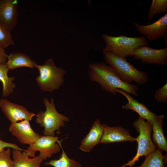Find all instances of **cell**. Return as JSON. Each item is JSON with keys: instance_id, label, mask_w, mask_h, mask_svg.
Returning <instances> with one entry per match:
<instances>
[{"instance_id": "7a4b0ae2", "label": "cell", "mask_w": 167, "mask_h": 167, "mask_svg": "<svg viewBox=\"0 0 167 167\" xmlns=\"http://www.w3.org/2000/svg\"><path fill=\"white\" fill-rule=\"evenodd\" d=\"M101 37L106 44L103 52H110L123 58L133 56L137 48L148 45L145 37H129L122 35L114 36L105 34L102 35Z\"/></svg>"}, {"instance_id": "4316f807", "label": "cell", "mask_w": 167, "mask_h": 167, "mask_svg": "<svg viewBox=\"0 0 167 167\" xmlns=\"http://www.w3.org/2000/svg\"><path fill=\"white\" fill-rule=\"evenodd\" d=\"M7 54H6L4 49L0 45V64L6 62Z\"/></svg>"}, {"instance_id": "2e32d148", "label": "cell", "mask_w": 167, "mask_h": 167, "mask_svg": "<svg viewBox=\"0 0 167 167\" xmlns=\"http://www.w3.org/2000/svg\"><path fill=\"white\" fill-rule=\"evenodd\" d=\"M165 118L163 115H156L152 124L153 131L152 141L156 149L161 152L167 151V143L162 128Z\"/></svg>"}, {"instance_id": "603a6c76", "label": "cell", "mask_w": 167, "mask_h": 167, "mask_svg": "<svg viewBox=\"0 0 167 167\" xmlns=\"http://www.w3.org/2000/svg\"><path fill=\"white\" fill-rule=\"evenodd\" d=\"M10 31L0 23V45L3 49L14 45Z\"/></svg>"}, {"instance_id": "9c48e42d", "label": "cell", "mask_w": 167, "mask_h": 167, "mask_svg": "<svg viewBox=\"0 0 167 167\" xmlns=\"http://www.w3.org/2000/svg\"><path fill=\"white\" fill-rule=\"evenodd\" d=\"M0 108L11 123L24 120L31 121L36 116L33 113L29 112L25 107L5 99L0 100Z\"/></svg>"}, {"instance_id": "d6986e66", "label": "cell", "mask_w": 167, "mask_h": 167, "mask_svg": "<svg viewBox=\"0 0 167 167\" xmlns=\"http://www.w3.org/2000/svg\"><path fill=\"white\" fill-rule=\"evenodd\" d=\"M9 70L6 63L0 64V81L2 84V95L4 97L8 96L12 93L15 86L13 82L15 77H9L8 76Z\"/></svg>"}, {"instance_id": "8992f818", "label": "cell", "mask_w": 167, "mask_h": 167, "mask_svg": "<svg viewBox=\"0 0 167 167\" xmlns=\"http://www.w3.org/2000/svg\"><path fill=\"white\" fill-rule=\"evenodd\" d=\"M133 126L139 135L135 138L138 143L137 153L132 159L125 165L130 167L134 165L140 157H145L156 149L151 138L152 125L149 122L139 117L133 122Z\"/></svg>"}, {"instance_id": "6da1fadb", "label": "cell", "mask_w": 167, "mask_h": 167, "mask_svg": "<svg viewBox=\"0 0 167 167\" xmlns=\"http://www.w3.org/2000/svg\"><path fill=\"white\" fill-rule=\"evenodd\" d=\"M88 73L91 81L97 82L102 89L108 92L116 95L118 90L121 89L138 96V86L121 80L110 65L102 62L90 63L88 66Z\"/></svg>"}, {"instance_id": "ba28073f", "label": "cell", "mask_w": 167, "mask_h": 167, "mask_svg": "<svg viewBox=\"0 0 167 167\" xmlns=\"http://www.w3.org/2000/svg\"><path fill=\"white\" fill-rule=\"evenodd\" d=\"M133 57L143 63L165 65L167 62V48L155 49L147 46H141L135 50Z\"/></svg>"}, {"instance_id": "3957f363", "label": "cell", "mask_w": 167, "mask_h": 167, "mask_svg": "<svg viewBox=\"0 0 167 167\" xmlns=\"http://www.w3.org/2000/svg\"><path fill=\"white\" fill-rule=\"evenodd\" d=\"M36 68L39 73L36 78V83L42 91L51 92L59 89L63 84L66 71L57 66L52 58L46 60L43 65L37 64Z\"/></svg>"}, {"instance_id": "4fadbf2b", "label": "cell", "mask_w": 167, "mask_h": 167, "mask_svg": "<svg viewBox=\"0 0 167 167\" xmlns=\"http://www.w3.org/2000/svg\"><path fill=\"white\" fill-rule=\"evenodd\" d=\"M104 131L100 143L105 144L115 142L136 141L135 138L132 136L129 131L121 126L111 127L103 124Z\"/></svg>"}, {"instance_id": "cb8c5ba5", "label": "cell", "mask_w": 167, "mask_h": 167, "mask_svg": "<svg viewBox=\"0 0 167 167\" xmlns=\"http://www.w3.org/2000/svg\"><path fill=\"white\" fill-rule=\"evenodd\" d=\"M10 148L0 152V167H14V161L11 158Z\"/></svg>"}, {"instance_id": "e0dca14e", "label": "cell", "mask_w": 167, "mask_h": 167, "mask_svg": "<svg viewBox=\"0 0 167 167\" xmlns=\"http://www.w3.org/2000/svg\"><path fill=\"white\" fill-rule=\"evenodd\" d=\"M6 64L8 69L12 70L26 67L34 68L37 64L28 55L20 52L11 53L7 56Z\"/></svg>"}, {"instance_id": "484cf974", "label": "cell", "mask_w": 167, "mask_h": 167, "mask_svg": "<svg viewBox=\"0 0 167 167\" xmlns=\"http://www.w3.org/2000/svg\"><path fill=\"white\" fill-rule=\"evenodd\" d=\"M1 134L0 132V152H1L6 148H10L13 149H18L21 151H25L19 147L17 144L12 143H10L5 142L0 139Z\"/></svg>"}, {"instance_id": "7402d4cb", "label": "cell", "mask_w": 167, "mask_h": 167, "mask_svg": "<svg viewBox=\"0 0 167 167\" xmlns=\"http://www.w3.org/2000/svg\"><path fill=\"white\" fill-rule=\"evenodd\" d=\"M167 12V0H152L148 12V19L150 20L156 15Z\"/></svg>"}, {"instance_id": "ac0fdd59", "label": "cell", "mask_w": 167, "mask_h": 167, "mask_svg": "<svg viewBox=\"0 0 167 167\" xmlns=\"http://www.w3.org/2000/svg\"><path fill=\"white\" fill-rule=\"evenodd\" d=\"M12 154L14 167H40L43 160L39 156L31 158L21 150L13 149Z\"/></svg>"}, {"instance_id": "8fae6325", "label": "cell", "mask_w": 167, "mask_h": 167, "mask_svg": "<svg viewBox=\"0 0 167 167\" xmlns=\"http://www.w3.org/2000/svg\"><path fill=\"white\" fill-rule=\"evenodd\" d=\"M29 121L24 120L11 123L9 130L20 143L30 145L34 143L41 135L32 129Z\"/></svg>"}, {"instance_id": "277c9868", "label": "cell", "mask_w": 167, "mask_h": 167, "mask_svg": "<svg viewBox=\"0 0 167 167\" xmlns=\"http://www.w3.org/2000/svg\"><path fill=\"white\" fill-rule=\"evenodd\" d=\"M105 59L114 69L118 76L123 81L130 84L135 81L140 85L148 81V75L136 68L128 62L125 58L116 56L109 52H104Z\"/></svg>"}, {"instance_id": "7c38bea8", "label": "cell", "mask_w": 167, "mask_h": 167, "mask_svg": "<svg viewBox=\"0 0 167 167\" xmlns=\"http://www.w3.org/2000/svg\"><path fill=\"white\" fill-rule=\"evenodd\" d=\"M18 3L17 0H0V23L10 31L17 23Z\"/></svg>"}, {"instance_id": "d4e9b609", "label": "cell", "mask_w": 167, "mask_h": 167, "mask_svg": "<svg viewBox=\"0 0 167 167\" xmlns=\"http://www.w3.org/2000/svg\"><path fill=\"white\" fill-rule=\"evenodd\" d=\"M155 99L159 102L166 103L167 102V84L166 83L156 91L154 94Z\"/></svg>"}, {"instance_id": "9a60e30c", "label": "cell", "mask_w": 167, "mask_h": 167, "mask_svg": "<svg viewBox=\"0 0 167 167\" xmlns=\"http://www.w3.org/2000/svg\"><path fill=\"white\" fill-rule=\"evenodd\" d=\"M118 92L123 95L128 100L127 103L122 106V109H131L137 113L139 117L148 121L151 124L152 123L156 114L152 112L143 104L134 99L125 91L118 89Z\"/></svg>"}, {"instance_id": "44dd1931", "label": "cell", "mask_w": 167, "mask_h": 167, "mask_svg": "<svg viewBox=\"0 0 167 167\" xmlns=\"http://www.w3.org/2000/svg\"><path fill=\"white\" fill-rule=\"evenodd\" d=\"M62 152L58 159L51 160L45 162V165H50L54 167H82L81 164L79 162L75 161L74 159H71L67 156L60 144Z\"/></svg>"}, {"instance_id": "ffe728a7", "label": "cell", "mask_w": 167, "mask_h": 167, "mask_svg": "<svg viewBox=\"0 0 167 167\" xmlns=\"http://www.w3.org/2000/svg\"><path fill=\"white\" fill-rule=\"evenodd\" d=\"M162 152L156 149L145 156L143 162L138 167H165L166 157Z\"/></svg>"}, {"instance_id": "52a82bcc", "label": "cell", "mask_w": 167, "mask_h": 167, "mask_svg": "<svg viewBox=\"0 0 167 167\" xmlns=\"http://www.w3.org/2000/svg\"><path fill=\"white\" fill-rule=\"evenodd\" d=\"M61 143L57 136H41L34 143L29 145L24 152L27 156L32 158L36 156V152L39 151L38 156L43 160H46L60 151Z\"/></svg>"}, {"instance_id": "30bf717a", "label": "cell", "mask_w": 167, "mask_h": 167, "mask_svg": "<svg viewBox=\"0 0 167 167\" xmlns=\"http://www.w3.org/2000/svg\"><path fill=\"white\" fill-rule=\"evenodd\" d=\"M137 32L145 36L146 39L151 41L164 37L167 32V13L158 20L146 25H140L134 22Z\"/></svg>"}, {"instance_id": "5b68a950", "label": "cell", "mask_w": 167, "mask_h": 167, "mask_svg": "<svg viewBox=\"0 0 167 167\" xmlns=\"http://www.w3.org/2000/svg\"><path fill=\"white\" fill-rule=\"evenodd\" d=\"M43 101L46 110L44 112L41 110L36 115V122L44 128L43 134L44 135L55 136V132L60 133V128L66 127L65 122H69V118L57 111L54 98H52L50 102L45 98Z\"/></svg>"}, {"instance_id": "5bb4252c", "label": "cell", "mask_w": 167, "mask_h": 167, "mask_svg": "<svg viewBox=\"0 0 167 167\" xmlns=\"http://www.w3.org/2000/svg\"><path fill=\"white\" fill-rule=\"evenodd\" d=\"M104 131L103 124L99 119L95 121L89 132L82 140L79 149L85 152H89L99 143Z\"/></svg>"}]
</instances>
